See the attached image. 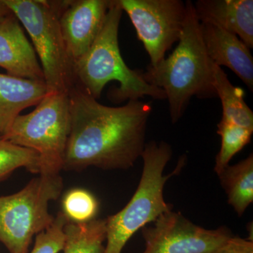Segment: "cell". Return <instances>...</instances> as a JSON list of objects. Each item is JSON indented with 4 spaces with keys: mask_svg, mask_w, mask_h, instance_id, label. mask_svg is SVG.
I'll use <instances>...</instances> for the list:
<instances>
[{
    "mask_svg": "<svg viewBox=\"0 0 253 253\" xmlns=\"http://www.w3.org/2000/svg\"><path fill=\"white\" fill-rule=\"evenodd\" d=\"M62 206V212L68 220L83 223L94 219L99 209V203L86 190L74 189L65 195Z\"/></svg>",
    "mask_w": 253,
    "mask_h": 253,
    "instance_id": "cell-20",
    "label": "cell"
},
{
    "mask_svg": "<svg viewBox=\"0 0 253 253\" xmlns=\"http://www.w3.org/2000/svg\"><path fill=\"white\" fill-rule=\"evenodd\" d=\"M111 0L59 1V24L73 63L94 44L104 26Z\"/></svg>",
    "mask_w": 253,
    "mask_h": 253,
    "instance_id": "cell-10",
    "label": "cell"
},
{
    "mask_svg": "<svg viewBox=\"0 0 253 253\" xmlns=\"http://www.w3.org/2000/svg\"><path fill=\"white\" fill-rule=\"evenodd\" d=\"M16 194L0 196V242L9 253H28L33 236L49 229L55 217L49 204L59 197V174H39Z\"/></svg>",
    "mask_w": 253,
    "mask_h": 253,
    "instance_id": "cell-6",
    "label": "cell"
},
{
    "mask_svg": "<svg viewBox=\"0 0 253 253\" xmlns=\"http://www.w3.org/2000/svg\"><path fill=\"white\" fill-rule=\"evenodd\" d=\"M154 222L141 229L145 249L141 253H211L233 236L226 226L205 229L172 211Z\"/></svg>",
    "mask_w": 253,
    "mask_h": 253,
    "instance_id": "cell-9",
    "label": "cell"
},
{
    "mask_svg": "<svg viewBox=\"0 0 253 253\" xmlns=\"http://www.w3.org/2000/svg\"><path fill=\"white\" fill-rule=\"evenodd\" d=\"M0 139H1V135H0Z\"/></svg>",
    "mask_w": 253,
    "mask_h": 253,
    "instance_id": "cell-24",
    "label": "cell"
},
{
    "mask_svg": "<svg viewBox=\"0 0 253 253\" xmlns=\"http://www.w3.org/2000/svg\"><path fill=\"white\" fill-rule=\"evenodd\" d=\"M0 67L9 76L44 83L34 48L11 11L0 14Z\"/></svg>",
    "mask_w": 253,
    "mask_h": 253,
    "instance_id": "cell-11",
    "label": "cell"
},
{
    "mask_svg": "<svg viewBox=\"0 0 253 253\" xmlns=\"http://www.w3.org/2000/svg\"><path fill=\"white\" fill-rule=\"evenodd\" d=\"M10 11H11V10L4 4L2 0H0V14H6V13L9 12Z\"/></svg>",
    "mask_w": 253,
    "mask_h": 253,
    "instance_id": "cell-23",
    "label": "cell"
},
{
    "mask_svg": "<svg viewBox=\"0 0 253 253\" xmlns=\"http://www.w3.org/2000/svg\"><path fill=\"white\" fill-rule=\"evenodd\" d=\"M217 175L228 203L241 217L253 202V154L234 166L229 165Z\"/></svg>",
    "mask_w": 253,
    "mask_h": 253,
    "instance_id": "cell-16",
    "label": "cell"
},
{
    "mask_svg": "<svg viewBox=\"0 0 253 253\" xmlns=\"http://www.w3.org/2000/svg\"><path fill=\"white\" fill-rule=\"evenodd\" d=\"M44 82L34 81L0 73V135L9 131L23 110L37 106L46 96Z\"/></svg>",
    "mask_w": 253,
    "mask_h": 253,
    "instance_id": "cell-14",
    "label": "cell"
},
{
    "mask_svg": "<svg viewBox=\"0 0 253 253\" xmlns=\"http://www.w3.org/2000/svg\"><path fill=\"white\" fill-rule=\"evenodd\" d=\"M71 131L67 93H46L36 109L19 115L1 138L38 153L39 174H59Z\"/></svg>",
    "mask_w": 253,
    "mask_h": 253,
    "instance_id": "cell-7",
    "label": "cell"
},
{
    "mask_svg": "<svg viewBox=\"0 0 253 253\" xmlns=\"http://www.w3.org/2000/svg\"><path fill=\"white\" fill-rule=\"evenodd\" d=\"M172 156L170 145L165 141H151L145 145L141 154L143 170L140 181L129 202L113 215L106 218V245L104 253H121L134 234L154 222L164 213L172 211L163 196L166 183L184 167L186 157L181 156L175 169L163 174Z\"/></svg>",
    "mask_w": 253,
    "mask_h": 253,
    "instance_id": "cell-4",
    "label": "cell"
},
{
    "mask_svg": "<svg viewBox=\"0 0 253 253\" xmlns=\"http://www.w3.org/2000/svg\"><path fill=\"white\" fill-rule=\"evenodd\" d=\"M186 15L178 45L156 67L148 66L145 81L162 89L169 102L172 123L178 122L193 96H216L212 84V62L206 51L201 23L194 3L186 1Z\"/></svg>",
    "mask_w": 253,
    "mask_h": 253,
    "instance_id": "cell-2",
    "label": "cell"
},
{
    "mask_svg": "<svg viewBox=\"0 0 253 253\" xmlns=\"http://www.w3.org/2000/svg\"><path fill=\"white\" fill-rule=\"evenodd\" d=\"M212 84L222 106L221 121L253 131V113L245 101L244 91L233 85L221 68L212 62Z\"/></svg>",
    "mask_w": 253,
    "mask_h": 253,
    "instance_id": "cell-15",
    "label": "cell"
},
{
    "mask_svg": "<svg viewBox=\"0 0 253 253\" xmlns=\"http://www.w3.org/2000/svg\"><path fill=\"white\" fill-rule=\"evenodd\" d=\"M211 253H253V241L233 236Z\"/></svg>",
    "mask_w": 253,
    "mask_h": 253,
    "instance_id": "cell-22",
    "label": "cell"
},
{
    "mask_svg": "<svg viewBox=\"0 0 253 253\" xmlns=\"http://www.w3.org/2000/svg\"><path fill=\"white\" fill-rule=\"evenodd\" d=\"M253 131L220 121L217 125V134L221 136V148L215 158L214 172L219 174L229 165L231 160L251 140Z\"/></svg>",
    "mask_w": 253,
    "mask_h": 253,
    "instance_id": "cell-18",
    "label": "cell"
},
{
    "mask_svg": "<svg viewBox=\"0 0 253 253\" xmlns=\"http://www.w3.org/2000/svg\"><path fill=\"white\" fill-rule=\"evenodd\" d=\"M194 6L200 22L213 23L253 48V0H199Z\"/></svg>",
    "mask_w": 253,
    "mask_h": 253,
    "instance_id": "cell-13",
    "label": "cell"
},
{
    "mask_svg": "<svg viewBox=\"0 0 253 253\" xmlns=\"http://www.w3.org/2000/svg\"><path fill=\"white\" fill-rule=\"evenodd\" d=\"M22 23L41 61L47 93H67L75 86L73 63L59 24V2L2 0Z\"/></svg>",
    "mask_w": 253,
    "mask_h": 253,
    "instance_id": "cell-5",
    "label": "cell"
},
{
    "mask_svg": "<svg viewBox=\"0 0 253 253\" xmlns=\"http://www.w3.org/2000/svg\"><path fill=\"white\" fill-rule=\"evenodd\" d=\"M25 168L30 172L40 173V158L33 150L0 139V181L9 177L16 169Z\"/></svg>",
    "mask_w": 253,
    "mask_h": 253,
    "instance_id": "cell-19",
    "label": "cell"
},
{
    "mask_svg": "<svg viewBox=\"0 0 253 253\" xmlns=\"http://www.w3.org/2000/svg\"><path fill=\"white\" fill-rule=\"evenodd\" d=\"M68 219L62 211L55 217L52 225L36 236V244L31 253H59L65 244L64 226Z\"/></svg>",
    "mask_w": 253,
    "mask_h": 253,
    "instance_id": "cell-21",
    "label": "cell"
},
{
    "mask_svg": "<svg viewBox=\"0 0 253 253\" xmlns=\"http://www.w3.org/2000/svg\"><path fill=\"white\" fill-rule=\"evenodd\" d=\"M71 131L62 169H126L134 166L145 147L151 103L128 101L119 107L98 102L79 86L68 92Z\"/></svg>",
    "mask_w": 253,
    "mask_h": 253,
    "instance_id": "cell-1",
    "label": "cell"
},
{
    "mask_svg": "<svg viewBox=\"0 0 253 253\" xmlns=\"http://www.w3.org/2000/svg\"><path fill=\"white\" fill-rule=\"evenodd\" d=\"M201 23L203 41L209 59L235 73L248 88L253 89V58L239 37L208 22Z\"/></svg>",
    "mask_w": 253,
    "mask_h": 253,
    "instance_id": "cell-12",
    "label": "cell"
},
{
    "mask_svg": "<svg viewBox=\"0 0 253 253\" xmlns=\"http://www.w3.org/2000/svg\"><path fill=\"white\" fill-rule=\"evenodd\" d=\"M123 9L118 0H111L102 29L84 56L73 63L75 86L99 99L110 82L120 83L111 94L116 102L137 101L145 96L166 99L164 91L145 81L144 72L130 69L123 61L118 43Z\"/></svg>",
    "mask_w": 253,
    "mask_h": 253,
    "instance_id": "cell-3",
    "label": "cell"
},
{
    "mask_svg": "<svg viewBox=\"0 0 253 253\" xmlns=\"http://www.w3.org/2000/svg\"><path fill=\"white\" fill-rule=\"evenodd\" d=\"M64 253H104L106 221L94 219L83 223L68 220L64 226Z\"/></svg>",
    "mask_w": 253,
    "mask_h": 253,
    "instance_id": "cell-17",
    "label": "cell"
},
{
    "mask_svg": "<svg viewBox=\"0 0 253 253\" xmlns=\"http://www.w3.org/2000/svg\"><path fill=\"white\" fill-rule=\"evenodd\" d=\"M118 2L130 18L149 54V66L156 67L180 39L186 3L181 0H118Z\"/></svg>",
    "mask_w": 253,
    "mask_h": 253,
    "instance_id": "cell-8",
    "label": "cell"
}]
</instances>
